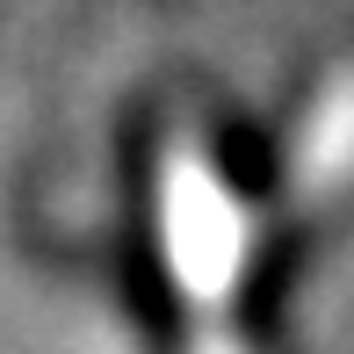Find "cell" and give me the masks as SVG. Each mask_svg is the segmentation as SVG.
<instances>
[{
  "instance_id": "1",
  "label": "cell",
  "mask_w": 354,
  "mask_h": 354,
  "mask_svg": "<svg viewBox=\"0 0 354 354\" xmlns=\"http://www.w3.org/2000/svg\"><path fill=\"white\" fill-rule=\"evenodd\" d=\"M253 246H261V210L224 181L210 145L188 123H174L159 145V253H167L174 297L188 318V347L239 340L232 304Z\"/></svg>"
},
{
  "instance_id": "2",
  "label": "cell",
  "mask_w": 354,
  "mask_h": 354,
  "mask_svg": "<svg viewBox=\"0 0 354 354\" xmlns=\"http://www.w3.org/2000/svg\"><path fill=\"white\" fill-rule=\"evenodd\" d=\"M354 181V58L318 87V102L304 109L297 138H289L282 159V210L304 217L318 203H333Z\"/></svg>"
},
{
  "instance_id": "3",
  "label": "cell",
  "mask_w": 354,
  "mask_h": 354,
  "mask_svg": "<svg viewBox=\"0 0 354 354\" xmlns=\"http://www.w3.org/2000/svg\"><path fill=\"white\" fill-rule=\"evenodd\" d=\"M188 354H246V340H217V347H188Z\"/></svg>"
}]
</instances>
